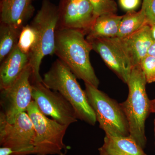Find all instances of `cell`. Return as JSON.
Here are the masks:
<instances>
[{
    "label": "cell",
    "mask_w": 155,
    "mask_h": 155,
    "mask_svg": "<svg viewBox=\"0 0 155 155\" xmlns=\"http://www.w3.org/2000/svg\"><path fill=\"white\" fill-rule=\"evenodd\" d=\"M114 38L132 68L140 64L142 60L147 55L149 48L154 42L152 36L151 26L148 25L125 37Z\"/></svg>",
    "instance_id": "12"
},
{
    "label": "cell",
    "mask_w": 155,
    "mask_h": 155,
    "mask_svg": "<svg viewBox=\"0 0 155 155\" xmlns=\"http://www.w3.org/2000/svg\"><path fill=\"white\" fill-rule=\"evenodd\" d=\"M151 31L153 40L155 42V24L151 26Z\"/></svg>",
    "instance_id": "27"
},
{
    "label": "cell",
    "mask_w": 155,
    "mask_h": 155,
    "mask_svg": "<svg viewBox=\"0 0 155 155\" xmlns=\"http://www.w3.org/2000/svg\"><path fill=\"white\" fill-rule=\"evenodd\" d=\"M99 151L100 152V155H110L108 154V153H107L106 152H105L103 150H102L100 148L98 149Z\"/></svg>",
    "instance_id": "28"
},
{
    "label": "cell",
    "mask_w": 155,
    "mask_h": 155,
    "mask_svg": "<svg viewBox=\"0 0 155 155\" xmlns=\"http://www.w3.org/2000/svg\"><path fill=\"white\" fill-rule=\"evenodd\" d=\"M85 35L76 29L57 28L54 54L77 78L98 88L99 80L90 60L92 48Z\"/></svg>",
    "instance_id": "1"
},
{
    "label": "cell",
    "mask_w": 155,
    "mask_h": 155,
    "mask_svg": "<svg viewBox=\"0 0 155 155\" xmlns=\"http://www.w3.org/2000/svg\"><path fill=\"white\" fill-rule=\"evenodd\" d=\"M93 9L96 18L109 14H116L117 5L114 0H89Z\"/></svg>",
    "instance_id": "20"
},
{
    "label": "cell",
    "mask_w": 155,
    "mask_h": 155,
    "mask_svg": "<svg viewBox=\"0 0 155 155\" xmlns=\"http://www.w3.org/2000/svg\"><path fill=\"white\" fill-rule=\"evenodd\" d=\"M58 11V28L76 29L86 35L96 19L89 0H64Z\"/></svg>",
    "instance_id": "10"
},
{
    "label": "cell",
    "mask_w": 155,
    "mask_h": 155,
    "mask_svg": "<svg viewBox=\"0 0 155 155\" xmlns=\"http://www.w3.org/2000/svg\"><path fill=\"white\" fill-rule=\"evenodd\" d=\"M76 78L66 64L58 59L44 75L42 82L48 88L58 91L66 99L75 110L78 119L94 125L97 122L95 115L85 91L81 89Z\"/></svg>",
    "instance_id": "3"
},
{
    "label": "cell",
    "mask_w": 155,
    "mask_h": 155,
    "mask_svg": "<svg viewBox=\"0 0 155 155\" xmlns=\"http://www.w3.org/2000/svg\"><path fill=\"white\" fill-rule=\"evenodd\" d=\"M150 112L155 114V99L150 100Z\"/></svg>",
    "instance_id": "26"
},
{
    "label": "cell",
    "mask_w": 155,
    "mask_h": 155,
    "mask_svg": "<svg viewBox=\"0 0 155 155\" xmlns=\"http://www.w3.org/2000/svg\"><path fill=\"white\" fill-rule=\"evenodd\" d=\"M32 100L45 116L64 125L77 121L73 107L62 94L46 87L43 82L31 84Z\"/></svg>",
    "instance_id": "9"
},
{
    "label": "cell",
    "mask_w": 155,
    "mask_h": 155,
    "mask_svg": "<svg viewBox=\"0 0 155 155\" xmlns=\"http://www.w3.org/2000/svg\"><path fill=\"white\" fill-rule=\"evenodd\" d=\"M0 67V90L14 83L29 65V56L17 46L2 62Z\"/></svg>",
    "instance_id": "14"
},
{
    "label": "cell",
    "mask_w": 155,
    "mask_h": 155,
    "mask_svg": "<svg viewBox=\"0 0 155 155\" xmlns=\"http://www.w3.org/2000/svg\"><path fill=\"white\" fill-rule=\"evenodd\" d=\"M32 0H2L1 23L22 28L34 12Z\"/></svg>",
    "instance_id": "13"
},
{
    "label": "cell",
    "mask_w": 155,
    "mask_h": 155,
    "mask_svg": "<svg viewBox=\"0 0 155 155\" xmlns=\"http://www.w3.org/2000/svg\"><path fill=\"white\" fill-rule=\"evenodd\" d=\"M147 25L145 14L142 8L138 12L128 11L123 16L116 37L123 38L128 36Z\"/></svg>",
    "instance_id": "17"
},
{
    "label": "cell",
    "mask_w": 155,
    "mask_h": 155,
    "mask_svg": "<svg viewBox=\"0 0 155 155\" xmlns=\"http://www.w3.org/2000/svg\"><path fill=\"white\" fill-rule=\"evenodd\" d=\"M123 16L103 14L97 17L86 35V39L116 37Z\"/></svg>",
    "instance_id": "15"
},
{
    "label": "cell",
    "mask_w": 155,
    "mask_h": 155,
    "mask_svg": "<svg viewBox=\"0 0 155 155\" xmlns=\"http://www.w3.org/2000/svg\"><path fill=\"white\" fill-rule=\"evenodd\" d=\"M31 75L29 65L14 83L1 90L0 114L9 123H14L20 114L26 112L33 101Z\"/></svg>",
    "instance_id": "8"
},
{
    "label": "cell",
    "mask_w": 155,
    "mask_h": 155,
    "mask_svg": "<svg viewBox=\"0 0 155 155\" xmlns=\"http://www.w3.org/2000/svg\"><path fill=\"white\" fill-rule=\"evenodd\" d=\"M59 17L58 8L48 0H44L41 8L31 22L38 35L36 47L29 58L31 84L42 82L40 74L42 61L45 56L54 54Z\"/></svg>",
    "instance_id": "4"
},
{
    "label": "cell",
    "mask_w": 155,
    "mask_h": 155,
    "mask_svg": "<svg viewBox=\"0 0 155 155\" xmlns=\"http://www.w3.org/2000/svg\"><path fill=\"white\" fill-rule=\"evenodd\" d=\"M35 131L34 154L65 155L68 147L64 138L69 125L60 124L42 113L32 101L26 111Z\"/></svg>",
    "instance_id": "5"
},
{
    "label": "cell",
    "mask_w": 155,
    "mask_h": 155,
    "mask_svg": "<svg viewBox=\"0 0 155 155\" xmlns=\"http://www.w3.org/2000/svg\"><path fill=\"white\" fill-rule=\"evenodd\" d=\"M140 2V0H119L121 8L127 12L134 11L139 6Z\"/></svg>",
    "instance_id": "23"
},
{
    "label": "cell",
    "mask_w": 155,
    "mask_h": 155,
    "mask_svg": "<svg viewBox=\"0 0 155 155\" xmlns=\"http://www.w3.org/2000/svg\"><path fill=\"white\" fill-rule=\"evenodd\" d=\"M15 152L11 148L2 147L0 148V155H14Z\"/></svg>",
    "instance_id": "24"
},
{
    "label": "cell",
    "mask_w": 155,
    "mask_h": 155,
    "mask_svg": "<svg viewBox=\"0 0 155 155\" xmlns=\"http://www.w3.org/2000/svg\"><path fill=\"white\" fill-rule=\"evenodd\" d=\"M87 41L91 45L92 50L100 55L108 67L127 84L133 68L116 45L114 38Z\"/></svg>",
    "instance_id": "11"
},
{
    "label": "cell",
    "mask_w": 155,
    "mask_h": 155,
    "mask_svg": "<svg viewBox=\"0 0 155 155\" xmlns=\"http://www.w3.org/2000/svg\"><path fill=\"white\" fill-rule=\"evenodd\" d=\"M142 8L145 14L147 24H155V0H143Z\"/></svg>",
    "instance_id": "22"
},
{
    "label": "cell",
    "mask_w": 155,
    "mask_h": 155,
    "mask_svg": "<svg viewBox=\"0 0 155 155\" xmlns=\"http://www.w3.org/2000/svg\"><path fill=\"white\" fill-rule=\"evenodd\" d=\"M38 35L36 31L31 24L22 27L17 46L20 51L30 57L36 47Z\"/></svg>",
    "instance_id": "19"
},
{
    "label": "cell",
    "mask_w": 155,
    "mask_h": 155,
    "mask_svg": "<svg viewBox=\"0 0 155 155\" xmlns=\"http://www.w3.org/2000/svg\"><path fill=\"white\" fill-rule=\"evenodd\" d=\"M148 55L155 58V42L150 46L147 52Z\"/></svg>",
    "instance_id": "25"
},
{
    "label": "cell",
    "mask_w": 155,
    "mask_h": 155,
    "mask_svg": "<svg viewBox=\"0 0 155 155\" xmlns=\"http://www.w3.org/2000/svg\"><path fill=\"white\" fill-rule=\"evenodd\" d=\"M154 130H155V119H154Z\"/></svg>",
    "instance_id": "29"
},
{
    "label": "cell",
    "mask_w": 155,
    "mask_h": 155,
    "mask_svg": "<svg viewBox=\"0 0 155 155\" xmlns=\"http://www.w3.org/2000/svg\"><path fill=\"white\" fill-rule=\"evenodd\" d=\"M22 28L1 23L0 62H2L17 46Z\"/></svg>",
    "instance_id": "18"
},
{
    "label": "cell",
    "mask_w": 155,
    "mask_h": 155,
    "mask_svg": "<svg viewBox=\"0 0 155 155\" xmlns=\"http://www.w3.org/2000/svg\"><path fill=\"white\" fill-rule=\"evenodd\" d=\"M147 84L140 64L133 67L127 83L128 97L120 104L128 122L129 136L143 149L147 143L146 120L150 114V100L146 91Z\"/></svg>",
    "instance_id": "2"
},
{
    "label": "cell",
    "mask_w": 155,
    "mask_h": 155,
    "mask_svg": "<svg viewBox=\"0 0 155 155\" xmlns=\"http://www.w3.org/2000/svg\"><path fill=\"white\" fill-rule=\"evenodd\" d=\"M140 66L145 76L147 83L155 82V58L147 55L142 60Z\"/></svg>",
    "instance_id": "21"
},
{
    "label": "cell",
    "mask_w": 155,
    "mask_h": 155,
    "mask_svg": "<svg viewBox=\"0 0 155 155\" xmlns=\"http://www.w3.org/2000/svg\"><path fill=\"white\" fill-rule=\"evenodd\" d=\"M100 148L110 155H147L130 136L106 135L104 145Z\"/></svg>",
    "instance_id": "16"
},
{
    "label": "cell",
    "mask_w": 155,
    "mask_h": 155,
    "mask_svg": "<svg viewBox=\"0 0 155 155\" xmlns=\"http://www.w3.org/2000/svg\"><path fill=\"white\" fill-rule=\"evenodd\" d=\"M35 131L28 114L23 112L10 123L0 114V145L11 148L14 155L34 154Z\"/></svg>",
    "instance_id": "7"
},
{
    "label": "cell",
    "mask_w": 155,
    "mask_h": 155,
    "mask_svg": "<svg viewBox=\"0 0 155 155\" xmlns=\"http://www.w3.org/2000/svg\"><path fill=\"white\" fill-rule=\"evenodd\" d=\"M84 84L88 102L106 135L129 136L128 122L120 104L93 85Z\"/></svg>",
    "instance_id": "6"
}]
</instances>
